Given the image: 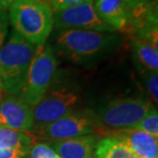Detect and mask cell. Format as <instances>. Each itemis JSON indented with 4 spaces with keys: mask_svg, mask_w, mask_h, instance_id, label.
Instances as JSON below:
<instances>
[{
    "mask_svg": "<svg viewBox=\"0 0 158 158\" xmlns=\"http://www.w3.org/2000/svg\"><path fill=\"white\" fill-rule=\"evenodd\" d=\"M14 31L36 46L46 43L53 30V10L47 0H14L8 8Z\"/></svg>",
    "mask_w": 158,
    "mask_h": 158,
    "instance_id": "cell-2",
    "label": "cell"
},
{
    "mask_svg": "<svg viewBox=\"0 0 158 158\" xmlns=\"http://www.w3.org/2000/svg\"><path fill=\"white\" fill-rule=\"evenodd\" d=\"M79 101L76 91L67 86L49 88L40 102L32 107L34 126H43L73 112Z\"/></svg>",
    "mask_w": 158,
    "mask_h": 158,
    "instance_id": "cell-7",
    "label": "cell"
},
{
    "mask_svg": "<svg viewBox=\"0 0 158 158\" xmlns=\"http://www.w3.org/2000/svg\"><path fill=\"white\" fill-rule=\"evenodd\" d=\"M122 2L131 9V15H139L141 12H143L148 9H153V10H157L158 9H154L149 5V3L147 2V0H122Z\"/></svg>",
    "mask_w": 158,
    "mask_h": 158,
    "instance_id": "cell-19",
    "label": "cell"
},
{
    "mask_svg": "<svg viewBox=\"0 0 158 158\" xmlns=\"http://www.w3.org/2000/svg\"><path fill=\"white\" fill-rule=\"evenodd\" d=\"M98 17L115 32L132 33L131 11L122 0H93Z\"/></svg>",
    "mask_w": 158,
    "mask_h": 158,
    "instance_id": "cell-10",
    "label": "cell"
},
{
    "mask_svg": "<svg viewBox=\"0 0 158 158\" xmlns=\"http://www.w3.org/2000/svg\"><path fill=\"white\" fill-rule=\"evenodd\" d=\"M3 91H4V88H3V85H2L1 79H0V98L2 97V94H3Z\"/></svg>",
    "mask_w": 158,
    "mask_h": 158,
    "instance_id": "cell-25",
    "label": "cell"
},
{
    "mask_svg": "<svg viewBox=\"0 0 158 158\" xmlns=\"http://www.w3.org/2000/svg\"><path fill=\"white\" fill-rule=\"evenodd\" d=\"M132 128L140 129L153 137L158 138V111L155 107H151L150 110L143 116L140 121Z\"/></svg>",
    "mask_w": 158,
    "mask_h": 158,
    "instance_id": "cell-16",
    "label": "cell"
},
{
    "mask_svg": "<svg viewBox=\"0 0 158 158\" xmlns=\"http://www.w3.org/2000/svg\"><path fill=\"white\" fill-rule=\"evenodd\" d=\"M36 49L15 31L0 48V79L9 96H19L24 88Z\"/></svg>",
    "mask_w": 158,
    "mask_h": 158,
    "instance_id": "cell-3",
    "label": "cell"
},
{
    "mask_svg": "<svg viewBox=\"0 0 158 158\" xmlns=\"http://www.w3.org/2000/svg\"><path fill=\"white\" fill-rule=\"evenodd\" d=\"M147 2L149 3L151 7H153L154 9H158V0H147Z\"/></svg>",
    "mask_w": 158,
    "mask_h": 158,
    "instance_id": "cell-24",
    "label": "cell"
},
{
    "mask_svg": "<svg viewBox=\"0 0 158 158\" xmlns=\"http://www.w3.org/2000/svg\"><path fill=\"white\" fill-rule=\"evenodd\" d=\"M101 124L96 113L91 111H73L58 120L38 127V134L42 138L52 142H59L97 134Z\"/></svg>",
    "mask_w": 158,
    "mask_h": 158,
    "instance_id": "cell-6",
    "label": "cell"
},
{
    "mask_svg": "<svg viewBox=\"0 0 158 158\" xmlns=\"http://www.w3.org/2000/svg\"><path fill=\"white\" fill-rule=\"evenodd\" d=\"M53 28L56 30H87L99 32H115L98 17L93 0H86L81 4L53 11Z\"/></svg>",
    "mask_w": 158,
    "mask_h": 158,
    "instance_id": "cell-8",
    "label": "cell"
},
{
    "mask_svg": "<svg viewBox=\"0 0 158 158\" xmlns=\"http://www.w3.org/2000/svg\"><path fill=\"white\" fill-rule=\"evenodd\" d=\"M8 34V15L5 10L0 9V48L5 42Z\"/></svg>",
    "mask_w": 158,
    "mask_h": 158,
    "instance_id": "cell-21",
    "label": "cell"
},
{
    "mask_svg": "<svg viewBox=\"0 0 158 158\" xmlns=\"http://www.w3.org/2000/svg\"><path fill=\"white\" fill-rule=\"evenodd\" d=\"M99 135L91 134L69 140L52 142V148L61 158H94Z\"/></svg>",
    "mask_w": 158,
    "mask_h": 158,
    "instance_id": "cell-12",
    "label": "cell"
},
{
    "mask_svg": "<svg viewBox=\"0 0 158 158\" xmlns=\"http://www.w3.org/2000/svg\"><path fill=\"white\" fill-rule=\"evenodd\" d=\"M49 5L52 6L53 11L63 10L66 8H70L85 2L86 0H47Z\"/></svg>",
    "mask_w": 158,
    "mask_h": 158,
    "instance_id": "cell-20",
    "label": "cell"
},
{
    "mask_svg": "<svg viewBox=\"0 0 158 158\" xmlns=\"http://www.w3.org/2000/svg\"><path fill=\"white\" fill-rule=\"evenodd\" d=\"M153 104L143 98H124L110 101L98 110L101 126L116 129L132 128L149 111Z\"/></svg>",
    "mask_w": 158,
    "mask_h": 158,
    "instance_id": "cell-5",
    "label": "cell"
},
{
    "mask_svg": "<svg viewBox=\"0 0 158 158\" xmlns=\"http://www.w3.org/2000/svg\"><path fill=\"white\" fill-rule=\"evenodd\" d=\"M27 151L23 150H10L0 148V158H26Z\"/></svg>",
    "mask_w": 158,
    "mask_h": 158,
    "instance_id": "cell-22",
    "label": "cell"
},
{
    "mask_svg": "<svg viewBox=\"0 0 158 158\" xmlns=\"http://www.w3.org/2000/svg\"><path fill=\"white\" fill-rule=\"evenodd\" d=\"M37 138L29 131H22L6 127H0V148L10 150L29 151Z\"/></svg>",
    "mask_w": 158,
    "mask_h": 158,
    "instance_id": "cell-14",
    "label": "cell"
},
{
    "mask_svg": "<svg viewBox=\"0 0 158 158\" xmlns=\"http://www.w3.org/2000/svg\"><path fill=\"white\" fill-rule=\"evenodd\" d=\"M0 127L30 131L34 127L32 108L19 96H8L0 101Z\"/></svg>",
    "mask_w": 158,
    "mask_h": 158,
    "instance_id": "cell-9",
    "label": "cell"
},
{
    "mask_svg": "<svg viewBox=\"0 0 158 158\" xmlns=\"http://www.w3.org/2000/svg\"><path fill=\"white\" fill-rule=\"evenodd\" d=\"M59 158H61V157H59Z\"/></svg>",
    "mask_w": 158,
    "mask_h": 158,
    "instance_id": "cell-26",
    "label": "cell"
},
{
    "mask_svg": "<svg viewBox=\"0 0 158 158\" xmlns=\"http://www.w3.org/2000/svg\"><path fill=\"white\" fill-rule=\"evenodd\" d=\"M132 59L138 71L158 72V49L137 37L131 38Z\"/></svg>",
    "mask_w": 158,
    "mask_h": 158,
    "instance_id": "cell-13",
    "label": "cell"
},
{
    "mask_svg": "<svg viewBox=\"0 0 158 158\" xmlns=\"http://www.w3.org/2000/svg\"><path fill=\"white\" fill-rule=\"evenodd\" d=\"M58 59L52 44L37 46L28 72L26 83L19 97L31 108L37 105L52 85L58 69Z\"/></svg>",
    "mask_w": 158,
    "mask_h": 158,
    "instance_id": "cell-4",
    "label": "cell"
},
{
    "mask_svg": "<svg viewBox=\"0 0 158 158\" xmlns=\"http://www.w3.org/2000/svg\"><path fill=\"white\" fill-rule=\"evenodd\" d=\"M144 79L148 96L151 103L157 105L158 103V72H143L141 73Z\"/></svg>",
    "mask_w": 158,
    "mask_h": 158,
    "instance_id": "cell-17",
    "label": "cell"
},
{
    "mask_svg": "<svg viewBox=\"0 0 158 158\" xmlns=\"http://www.w3.org/2000/svg\"><path fill=\"white\" fill-rule=\"evenodd\" d=\"M12 2H14V0H0V9L1 10L8 9Z\"/></svg>",
    "mask_w": 158,
    "mask_h": 158,
    "instance_id": "cell-23",
    "label": "cell"
},
{
    "mask_svg": "<svg viewBox=\"0 0 158 158\" xmlns=\"http://www.w3.org/2000/svg\"><path fill=\"white\" fill-rule=\"evenodd\" d=\"M94 158H138L114 135H107L98 142Z\"/></svg>",
    "mask_w": 158,
    "mask_h": 158,
    "instance_id": "cell-15",
    "label": "cell"
},
{
    "mask_svg": "<svg viewBox=\"0 0 158 158\" xmlns=\"http://www.w3.org/2000/svg\"><path fill=\"white\" fill-rule=\"evenodd\" d=\"M117 32L87 30H58L53 50L68 61L79 65H89L110 55L121 42Z\"/></svg>",
    "mask_w": 158,
    "mask_h": 158,
    "instance_id": "cell-1",
    "label": "cell"
},
{
    "mask_svg": "<svg viewBox=\"0 0 158 158\" xmlns=\"http://www.w3.org/2000/svg\"><path fill=\"white\" fill-rule=\"evenodd\" d=\"M27 158H59L52 146L45 143H35L27 153Z\"/></svg>",
    "mask_w": 158,
    "mask_h": 158,
    "instance_id": "cell-18",
    "label": "cell"
},
{
    "mask_svg": "<svg viewBox=\"0 0 158 158\" xmlns=\"http://www.w3.org/2000/svg\"><path fill=\"white\" fill-rule=\"evenodd\" d=\"M138 158H158V140L137 128L116 129L111 131Z\"/></svg>",
    "mask_w": 158,
    "mask_h": 158,
    "instance_id": "cell-11",
    "label": "cell"
}]
</instances>
